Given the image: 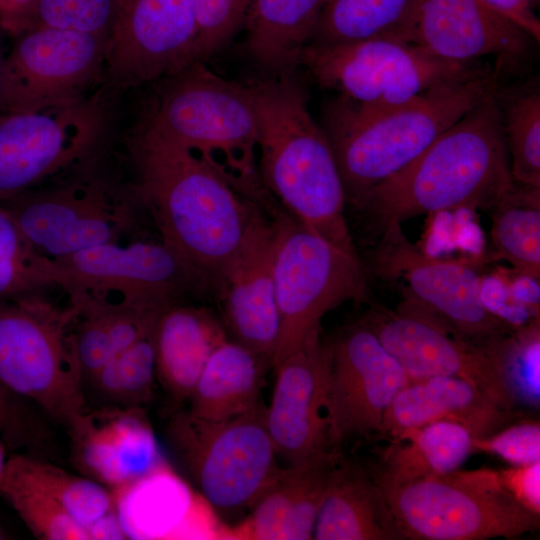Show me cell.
Instances as JSON below:
<instances>
[{"label": "cell", "instance_id": "6da1fadb", "mask_svg": "<svg viewBox=\"0 0 540 540\" xmlns=\"http://www.w3.org/2000/svg\"><path fill=\"white\" fill-rule=\"evenodd\" d=\"M132 183L160 239L201 294L217 295L225 277L270 222L264 207L197 154L142 129L130 145Z\"/></svg>", "mask_w": 540, "mask_h": 540}, {"label": "cell", "instance_id": "7a4b0ae2", "mask_svg": "<svg viewBox=\"0 0 540 540\" xmlns=\"http://www.w3.org/2000/svg\"><path fill=\"white\" fill-rule=\"evenodd\" d=\"M497 88L441 133L357 208L381 233L436 212L490 208L516 183L502 126Z\"/></svg>", "mask_w": 540, "mask_h": 540}, {"label": "cell", "instance_id": "3957f363", "mask_svg": "<svg viewBox=\"0 0 540 540\" xmlns=\"http://www.w3.org/2000/svg\"><path fill=\"white\" fill-rule=\"evenodd\" d=\"M248 86L258 118L257 161L263 186L304 226L358 256L330 141L312 118L300 83L287 73Z\"/></svg>", "mask_w": 540, "mask_h": 540}, {"label": "cell", "instance_id": "277c9868", "mask_svg": "<svg viewBox=\"0 0 540 540\" xmlns=\"http://www.w3.org/2000/svg\"><path fill=\"white\" fill-rule=\"evenodd\" d=\"M498 72L437 84L381 112L360 111L338 99L324 130L346 200L358 208L368 193L424 151L441 133L497 88Z\"/></svg>", "mask_w": 540, "mask_h": 540}, {"label": "cell", "instance_id": "5b68a950", "mask_svg": "<svg viewBox=\"0 0 540 540\" xmlns=\"http://www.w3.org/2000/svg\"><path fill=\"white\" fill-rule=\"evenodd\" d=\"M144 130L200 156L245 196L266 207L257 164L259 127L248 84L193 61L165 77Z\"/></svg>", "mask_w": 540, "mask_h": 540}, {"label": "cell", "instance_id": "8992f818", "mask_svg": "<svg viewBox=\"0 0 540 540\" xmlns=\"http://www.w3.org/2000/svg\"><path fill=\"white\" fill-rule=\"evenodd\" d=\"M76 313L39 293L0 301V379L68 433L87 410Z\"/></svg>", "mask_w": 540, "mask_h": 540}, {"label": "cell", "instance_id": "52a82bcc", "mask_svg": "<svg viewBox=\"0 0 540 540\" xmlns=\"http://www.w3.org/2000/svg\"><path fill=\"white\" fill-rule=\"evenodd\" d=\"M164 435L194 487L225 515L252 508L282 470L262 403L221 421L182 411L167 422Z\"/></svg>", "mask_w": 540, "mask_h": 540}, {"label": "cell", "instance_id": "ba28073f", "mask_svg": "<svg viewBox=\"0 0 540 540\" xmlns=\"http://www.w3.org/2000/svg\"><path fill=\"white\" fill-rule=\"evenodd\" d=\"M273 278L280 333L272 368L320 337L323 316L337 306L369 299L359 256L319 236L289 213L272 208Z\"/></svg>", "mask_w": 540, "mask_h": 540}, {"label": "cell", "instance_id": "9c48e42d", "mask_svg": "<svg viewBox=\"0 0 540 540\" xmlns=\"http://www.w3.org/2000/svg\"><path fill=\"white\" fill-rule=\"evenodd\" d=\"M76 166L67 177L58 175L0 202L34 248L51 259L125 242L136 234L145 211L132 184L123 186L93 168Z\"/></svg>", "mask_w": 540, "mask_h": 540}, {"label": "cell", "instance_id": "30bf717a", "mask_svg": "<svg viewBox=\"0 0 540 540\" xmlns=\"http://www.w3.org/2000/svg\"><path fill=\"white\" fill-rule=\"evenodd\" d=\"M381 489L405 539H514L540 527V514L521 505L490 468L458 469Z\"/></svg>", "mask_w": 540, "mask_h": 540}, {"label": "cell", "instance_id": "8fae6325", "mask_svg": "<svg viewBox=\"0 0 540 540\" xmlns=\"http://www.w3.org/2000/svg\"><path fill=\"white\" fill-rule=\"evenodd\" d=\"M322 87L364 112H381L446 81L478 74V62L430 56L402 42L376 37L345 43L308 44L299 58Z\"/></svg>", "mask_w": 540, "mask_h": 540}, {"label": "cell", "instance_id": "7c38bea8", "mask_svg": "<svg viewBox=\"0 0 540 540\" xmlns=\"http://www.w3.org/2000/svg\"><path fill=\"white\" fill-rule=\"evenodd\" d=\"M54 286L76 310L122 308L163 312L201 294L174 252L158 240L133 239L53 259Z\"/></svg>", "mask_w": 540, "mask_h": 540}, {"label": "cell", "instance_id": "4fadbf2b", "mask_svg": "<svg viewBox=\"0 0 540 540\" xmlns=\"http://www.w3.org/2000/svg\"><path fill=\"white\" fill-rule=\"evenodd\" d=\"M372 254L373 271L382 279L401 281L406 303L452 334L496 352L522 327L490 309L481 279L469 266L432 257L393 225L381 233Z\"/></svg>", "mask_w": 540, "mask_h": 540}, {"label": "cell", "instance_id": "5bb4252c", "mask_svg": "<svg viewBox=\"0 0 540 540\" xmlns=\"http://www.w3.org/2000/svg\"><path fill=\"white\" fill-rule=\"evenodd\" d=\"M109 38L34 26L2 62L0 112L38 111L82 100L105 70Z\"/></svg>", "mask_w": 540, "mask_h": 540}, {"label": "cell", "instance_id": "9a60e30c", "mask_svg": "<svg viewBox=\"0 0 540 540\" xmlns=\"http://www.w3.org/2000/svg\"><path fill=\"white\" fill-rule=\"evenodd\" d=\"M100 109L83 100L38 111L0 112V202L66 172L90 155Z\"/></svg>", "mask_w": 540, "mask_h": 540}, {"label": "cell", "instance_id": "2e32d148", "mask_svg": "<svg viewBox=\"0 0 540 540\" xmlns=\"http://www.w3.org/2000/svg\"><path fill=\"white\" fill-rule=\"evenodd\" d=\"M361 322L411 379L460 378L476 386L500 407L521 411L506 387L497 353L452 334L406 302L396 311L375 307Z\"/></svg>", "mask_w": 540, "mask_h": 540}, {"label": "cell", "instance_id": "e0dca14e", "mask_svg": "<svg viewBox=\"0 0 540 540\" xmlns=\"http://www.w3.org/2000/svg\"><path fill=\"white\" fill-rule=\"evenodd\" d=\"M329 416L334 442L383 435L385 414L410 381L376 335L359 322L331 341Z\"/></svg>", "mask_w": 540, "mask_h": 540}, {"label": "cell", "instance_id": "ac0fdd59", "mask_svg": "<svg viewBox=\"0 0 540 540\" xmlns=\"http://www.w3.org/2000/svg\"><path fill=\"white\" fill-rule=\"evenodd\" d=\"M194 0H123L105 63L109 84L134 87L195 61Z\"/></svg>", "mask_w": 540, "mask_h": 540}, {"label": "cell", "instance_id": "d6986e66", "mask_svg": "<svg viewBox=\"0 0 540 540\" xmlns=\"http://www.w3.org/2000/svg\"><path fill=\"white\" fill-rule=\"evenodd\" d=\"M385 37L454 62L491 56L513 60L534 41L485 0H412L401 22Z\"/></svg>", "mask_w": 540, "mask_h": 540}, {"label": "cell", "instance_id": "ffe728a7", "mask_svg": "<svg viewBox=\"0 0 540 540\" xmlns=\"http://www.w3.org/2000/svg\"><path fill=\"white\" fill-rule=\"evenodd\" d=\"M331 341L316 338L273 368L275 382L266 420L278 458L288 465L340 449L329 416Z\"/></svg>", "mask_w": 540, "mask_h": 540}, {"label": "cell", "instance_id": "44dd1931", "mask_svg": "<svg viewBox=\"0 0 540 540\" xmlns=\"http://www.w3.org/2000/svg\"><path fill=\"white\" fill-rule=\"evenodd\" d=\"M140 408L87 409L68 433L78 468L110 491L160 468L156 442Z\"/></svg>", "mask_w": 540, "mask_h": 540}, {"label": "cell", "instance_id": "7402d4cb", "mask_svg": "<svg viewBox=\"0 0 540 540\" xmlns=\"http://www.w3.org/2000/svg\"><path fill=\"white\" fill-rule=\"evenodd\" d=\"M273 249L274 226L270 218L229 271L216 295L227 334L271 364L280 333Z\"/></svg>", "mask_w": 540, "mask_h": 540}, {"label": "cell", "instance_id": "603a6c76", "mask_svg": "<svg viewBox=\"0 0 540 540\" xmlns=\"http://www.w3.org/2000/svg\"><path fill=\"white\" fill-rule=\"evenodd\" d=\"M524 412L506 410L468 381L433 376L410 379L390 404L383 435L397 440L427 423L448 420L466 427L475 438L489 436L523 418Z\"/></svg>", "mask_w": 540, "mask_h": 540}, {"label": "cell", "instance_id": "cb8c5ba5", "mask_svg": "<svg viewBox=\"0 0 540 540\" xmlns=\"http://www.w3.org/2000/svg\"><path fill=\"white\" fill-rule=\"evenodd\" d=\"M313 539L405 540L370 468L344 455L333 472Z\"/></svg>", "mask_w": 540, "mask_h": 540}, {"label": "cell", "instance_id": "d4e9b609", "mask_svg": "<svg viewBox=\"0 0 540 540\" xmlns=\"http://www.w3.org/2000/svg\"><path fill=\"white\" fill-rule=\"evenodd\" d=\"M226 328L205 307L175 304L160 315L155 331L156 378L176 401H188Z\"/></svg>", "mask_w": 540, "mask_h": 540}, {"label": "cell", "instance_id": "484cf974", "mask_svg": "<svg viewBox=\"0 0 540 540\" xmlns=\"http://www.w3.org/2000/svg\"><path fill=\"white\" fill-rule=\"evenodd\" d=\"M269 360L226 339L212 353L189 398L191 415L209 421L246 413L260 401Z\"/></svg>", "mask_w": 540, "mask_h": 540}, {"label": "cell", "instance_id": "4316f807", "mask_svg": "<svg viewBox=\"0 0 540 540\" xmlns=\"http://www.w3.org/2000/svg\"><path fill=\"white\" fill-rule=\"evenodd\" d=\"M474 436L460 423L440 420L407 432L369 467L380 487L458 470L475 452Z\"/></svg>", "mask_w": 540, "mask_h": 540}, {"label": "cell", "instance_id": "83f0119b", "mask_svg": "<svg viewBox=\"0 0 540 540\" xmlns=\"http://www.w3.org/2000/svg\"><path fill=\"white\" fill-rule=\"evenodd\" d=\"M328 0H251L245 27L253 58L277 74L299 65Z\"/></svg>", "mask_w": 540, "mask_h": 540}, {"label": "cell", "instance_id": "f1b7e54d", "mask_svg": "<svg viewBox=\"0 0 540 540\" xmlns=\"http://www.w3.org/2000/svg\"><path fill=\"white\" fill-rule=\"evenodd\" d=\"M3 472L55 500L86 531L115 508L113 495L105 486L69 473L36 455L12 454Z\"/></svg>", "mask_w": 540, "mask_h": 540}, {"label": "cell", "instance_id": "f546056e", "mask_svg": "<svg viewBox=\"0 0 540 540\" xmlns=\"http://www.w3.org/2000/svg\"><path fill=\"white\" fill-rule=\"evenodd\" d=\"M491 240L499 258L540 278V188L516 184L491 208Z\"/></svg>", "mask_w": 540, "mask_h": 540}, {"label": "cell", "instance_id": "4dcf8cb0", "mask_svg": "<svg viewBox=\"0 0 540 540\" xmlns=\"http://www.w3.org/2000/svg\"><path fill=\"white\" fill-rule=\"evenodd\" d=\"M76 311V349L84 382L115 355L152 333L163 313L122 308Z\"/></svg>", "mask_w": 540, "mask_h": 540}, {"label": "cell", "instance_id": "1f68e13d", "mask_svg": "<svg viewBox=\"0 0 540 540\" xmlns=\"http://www.w3.org/2000/svg\"><path fill=\"white\" fill-rule=\"evenodd\" d=\"M510 171L516 184L540 188V92L524 85L497 90Z\"/></svg>", "mask_w": 540, "mask_h": 540}, {"label": "cell", "instance_id": "d6a6232c", "mask_svg": "<svg viewBox=\"0 0 540 540\" xmlns=\"http://www.w3.org/2000/svg\"><path fill=\"white\" fill-rule=\"evenodd\" d=\"M412 0H328L309 44H333L388 35Z\"/></svg>", "mask_w": 540, "mask_h": 540}, {"label": "cell", "instance_id": "836d02e7", "mask_svg": "<svg viewBox=\"0 0 540 540\" xmlns=\"http://www.w3.org/2000/svg\"><path fill=\"white\" fill-rule=\"evenodd\" d=\"M154 331L85 380L104 406L141 407L151 399L156 379Z\"/></svg>", "mask_w": 540, "mask_h": 540}, {"label": "cell", "instance_id": "e575fe53", "mask_svg": "<svg viewBox=\"0 0 540 540\" xmlns=\"http://www.w3.org/2000/svg\"><path fill=\"white\" fill-rule=\"evenodd\" d=\"M53 259L40 254L0 205V301L37 294L54 286Z\"/></svg>", "mask_w": 540, "mask_h": 540}, {"label": "cell", "instance_id": "d590c367", "mask_svg": "<svg viewBox=\"0 0 540 540\" xmlns=\"http://www.w3.org/2000/svg\"><path fill=\"white\" fill-rule=\"evenodd\" d=\"M0 496L18 513L32 534L45 540L90 539L88 532L55 500L2 472Z\"/></svg>", "mask_w": 540, "mask_h": 540}, {"label": "cell", "instance_id": "8d00e7d4", "mask_svg": "<svg viewBox=\"0 0 540 540\" xmlns=\"http://www.w3.org/2000/svg\"><path fill=\"white\" fill-rule=\"evenodd\" d=\"M502 375L515 406L523 411L539 410L538 329L522 327L498 351Z\"/></svg>", "mask_w": 540, "mask_h": 540}, {"label": "cell", "instance_id": "74e56055", "mask_svg": "<svg viewBox=\"0 0 540 540\" xmlns=\"http://www.w3.org/2000/svg\"><path fill=\"white\" fill-rule=\"evenodd\" d=\"M123 0H38L33 26L110 38Z\"/></svg>", "mask_w": 540, "mask_h": 540}, {"label": "cell", "instance_id": "f35d334b", "mask_svg": "<svg viewBox=\"0 0 540 540\" xmlns=\"http://www.w3.org/2000/svg\"><path fill=\"white\" fill-rule=\"evenodd\" d=\"M251 0H194L195 61H205L222 49L245 25Z\"/></svg>", "mask_w": 540, "mask_h": 540}, {"label": "cell", "instance_id": "ab89813d", "mask_svg": "<svg viewBox=\"0 0 540 540\" xmlns=\"http://www.w3.org/2000/svg\"><path fill=\"white\" fill-rule=\"evenodd\" d=\"M31 405L0 379V438L6 449L36 455L42 448L43 428Z\"/></svg>", "mask_w": 540, "mask_h": 540}, {"label": "cell", "instance_id": "60d3db41", "mask_svg": "<svg viewBox=\"0 0 540 540\" xmlns=\"http://www.w3.org/2000/svg\"><path fill=\"white\" fill-rule=\"evenodd\" d=\"M474 449L495 455L511 466L539 462V421L518 419L489 436L474 438Z\"/></svg>", "mask_w": 540, "mask_h": 540}, {"label": "cell", "instance_id": "b9f144b4", "mask_svg": "<svg viewBox=\"0 0 540 540\" xmlns=\"http://www.w3.org/2000/svg\"><path fill=\"white\" fill-rule=\"evenodd\" d=\"M497 471L502 487L525 508L540 514V461Z\"/></svg>", "mask_w": 540, "mask_h": 540}, {"label": "cell", "instance_id": "7bdbcfd3", "mask_svg": "<svg viewBox=\"0 0 540 540\" xmlns=\"http://www.w3.org/2000/svg\"><path fill=\"white\" fill-rule=\"evenodd\" d=\"M38 0H0V27L13 36L32 28Z\"/></svg>", "mask_w": 540, "mask_h": 540}, {"label": "cell", "instance_id": "ee69618b", "mask_svg": "<svg viewBox=\"0 0 540 540\" xmlns=\"http://www.w3.org/2000/svg\"><path fill=\"white\" fill-rule=\"evenodd\" d=\"M521 27L536 43L540 42V21L526 0H485Z\"/></svg>", "mask_w": 540, "mask_h": 540}, {"label": "cell", "instance_id": "f6af8a7d", "mask_svg": "<svg viewBox=\"0 0 540 540\" xmlns=\"http://www.w3.org/2000/svg\"><path fill=\"white\" fill-rule=\"evenodd\" d=\"M90 539H126L115 508L88 527Z\"/></svg>", "mask_w": 540, "mask_h": 540}, {"label": "cell", "instance_id": "bcb514c9", "mask_svg": "<svg viewBox=\"0 0 540 540\" xmlns=\"http://www.w3.org/2000/svg\"><path fill=\"white\" fill-rule=\"evenodd\" d=\"M6 460H7L6 447H5L4 443L2 442V440L0 438V476H1L2 472H3V470H4Z\"/></svg>", "mask_w": 540, "mask_h": 540}, {"label": "cell", "instance_id": "7dc6e473", "mask_svg": "<svg viewBox=\"0 0 540 540\" xmlns=\"http://www.w3.org/2000/svg\"><path fill=\"white\" fill-rule=\"evenodd\" d=\"M10 534L0 525V540L10 539Z\"/></svg>", "mask_w": 540, "mask_h": 540}, {"label": "cell", "instance_id": "c3c4849f", "mask_svg": "<svg viewBox=\"0 0 540 540\" xmlns=\"http://www.w3.org/2000/svg\"><path fill=\"white\" fill-rule=\"evenodd\" d=\"M2 62H3V59H0V100H1V92H2Z\"/></svg>", "mask_w": 540, "mask_h": 540}, {"label": "cell", "instance_id": "681fc988", "mask_svg": "<svg viewBox=\"0 0 540 540\" xmlns=\"http://www.w3.org/2000/svg\"><path fill=\"white\" fill-rule=\"evenodd\" d=\"M533 7L534 4H538L539 0H526Z\"/></svg>", "mask_w": 540, "mask_h": 540}]
</instances>
